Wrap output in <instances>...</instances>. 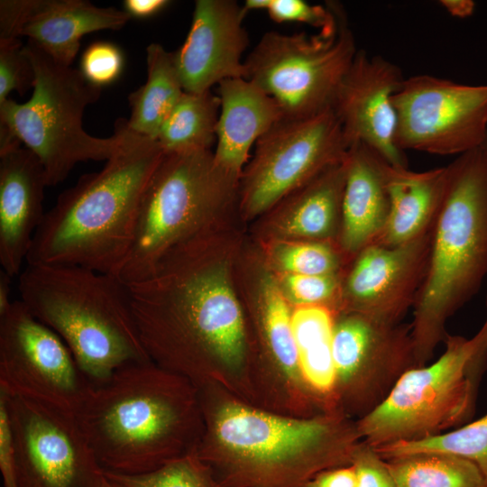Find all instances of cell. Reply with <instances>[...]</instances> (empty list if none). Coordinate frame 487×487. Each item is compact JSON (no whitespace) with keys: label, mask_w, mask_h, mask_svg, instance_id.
<instances>
[{"label":"cell","mask_w":487,"mask_h":487,"mask_svg":"<svg viewBox=\"0 0 487 487\" xmlns=\"http://www.w3.org/2000/svg\"><path fill=\"white\" fill-rule=\"evenodd\" d=\"M0 471L4 487H19L14 447L5 401L0 398Z\"/></svg>","instance_id":"cell-37"},{"label":"cell","mask_w":487,"mask_h":487,"mask_svg":"<svg viewBox=\"0 0 487 487\" xmlns=\"http://www.w3.org/2000/svg\"><path fill=\"white\" fill-rule=\"evenodd\" d=\"M332 354L339 391L360 415L389 395L399 379L417 367L411 326L344 312L334 320Z\"/></svg>","instance_id":"cell-14"},{"label":"cell","mask_w":487,"mask_h":487,"mask_svg":"<svg viewBox=\"0 0 487 487\" xmlns=\"http://www.w3.org/2000/svg\"><path fill=\"white\" fill-rule=\"evenodd\" d=\"M170 4L167 0H125L124 11L136 18H148L163 10Z\"/></svg>","instance_id":"cell-39"},{"label":"cell","mask_w":487,"mask_h":487,"mask_svg":"<svg viewBox=\"0 0 487 487\" xmlns=\"http://www.w3.org/2000/svg\"><path fill=\"white\" fill-rule=\"evenodd\" d=\"M220 112L216 125V164L237 179L250 149L284 118L276 101L244 78L218 84Z\"/></svg>","instance_id":"cell-21"},{"label":"cell","mask_w":487,"mask_h":487,"mask_svg":"<svg viewBox=\"0 0 487 487\" xmlns=\"http://www.w3.org/2000/svg\"><path fill=\"white\" fill-rule=\"evenodd\" d=\"M163 154L157 140L130 129L123 148L102 170L81 176L60 194L33 237L26 263L117 276L132 246L144 189Z\"/></svg>","instance_id":"cell-2"},{"label":"cell","mask_w":487,"mask_h":487,"mask_svg":"<svg viewBox=\"0 0 487 487\" xmlns=\"http://www.w3.org/2000/svg\"><path fill=\"white\" fill-rule=\"evenodd\" d=\"M92 386L60 336L14 300L0 316V391L76 415Z\"/></svg>","instance_id":"cell-11"},{"label":"cell","mask_w":487,"mask_h":487,"mask_svg":"<svg viewBox=\"0 0 487 487\" xmlns=\"http://www.w3.org/2000/svg\"><path fill=\"white\" fill-rule=\"evenodd\" d=\"M246 13L234 0L196 1L187 38L173 52L185 92L204 93L225 79L245 78Z\"/></svg>","instance_id":"cell-17"},{"label":"cell","mask_w":487,"mask_h":487,"mask_svg":"<svg viewBox=\"0 0 487 487\" xmlns=\"http://www.w3.org/2000/svg\"><path fill=\"white\" fill-rule=\"evenodd\" d=\"M265 10L277 23H302L318 30L328 27L335 19L333 2L322 5L302 0H266Z\"/></svg>","instance_id":"cell-35"},{"label":"cell","mask_w":487,"mask_h":487,"mask_svg":"<svg viewBox=\"0 0 487 487\" xmlns=\"http://www.w3.org/2000/svg\"><path fill=\"white\" fill-rule=\"evenodd\" d=\"M237 179L210 151L163 154L140 203L133 239L117 277L125 284L149 276L171 249L193 237Z\"/></svg>","instance_id":"cell-7"},{"label":"cell","mask_w":487,"mask_h":487,"mask_svg":"<svg viewBox=\"0 0 487 487\" xmlns=\"http://www.w3.org/2000/svg\"><path fill=\"white\" fill-rule=\"evenodd\" d=\"M485 145L487 146V142L485 143Z\"/></svg>","instance_id":"cell-44"},{"label":"cell","mask_w":487,"mask_h":487,"mask_svg":"<svg viewBox=\"0 0 487 487\" xmlns=\"http://www.w3.org/2000/svg\"><path fill=\"white\" fill-rule=\"evenodd\" d=\"M446 167L427 273L410 324L417 366L427 364L448 335V319L487 276V146L458 155Z\"/></svg>","instance_id":"cell-4"},{"label":"cell","mask_w":487,"mask_h":487,"mask_svg":"<svg viewBox=\"0 0 487 487\" xmlns=\"http://www.w3.org/2000/svg\"><path fill=\"white\" fill-rule=\"evenodd\" d=\"M220 100L212 91L184 92L161 124L157 141L165 153L210 151L216 142Z\"/></svg>","instance_id":"cell-26"},{"label":"cell","mask_w":487,"mask_h":487,"mask_svg":"<svg viewBox=\"0 0 487 487\" xmlns=\"http://www.w3.org/2000/svg\"><path fill=\"white\" fill-rule=\"evenodd\" d=\"M17 286L20 300L60 336L93 383L126 363L151 360L128 286L117 276L80 266L26 263Z\"/></svg>","instance_id":"cell-5"},{"label":"cell","mask_w":487,"mask_h":487,"mask_svg":"<svg viewBox=\"0 0 487 487\" xmlns=\"http://www.w3.org/2000/svg\"><path fill=\"white\" fill-rule=\"evenodd\" d=\"M284 286L289 298L300 306L319 305L331 309L330 304L340 298L341 281L338 274L289 273L284 278Z\"/></svg>","instance_id":"cell-33"},{"label":"cell","mask_w":487,"mask_h":487,"mask_svg":"<svg viewBox=\"0 0 487 487\" xmlns=\"http://www.w3.org/2000/svg\"><path fill=\"white\" fill-rule=\"evenodd\" d=\"M334 312L325 306H300L291 315L299 371L317 393H335L336 373L332 354Z\"/></svg>","instance_id":"cell-25"},{"label":"cell","mask_w":487,"mask_h":487,"mask_svg":"<svg viewBox=\"0 0 487 487\" xmlns=\"http://www.w3.org/2000/svg\"><path fill=\"white\" fill-rule=\"evenodd\" d=\"M131 18L124 10L86 0H1L0 38L26 36L54 60L70 66L84 35L121 29Z\"/></svg>","instance_id":"cell-18"},{"label":"cell","mask_w":487,"mask_h":487,"mask_svg":"<svg viewBox=\"0 0 487 487\" xmlns=\"http://www.w3.org/2000/svg\"><path fill=\"white\" fill-rule=\"evenodd\" d=\"M472 341L474 346V354L472 360V369L476 374L482 376L487 364V315L480 330L473 337H472Z\"/></svg>","instance_id":"cell-40"},{"label":"cell","mask_w":487,"mask_h":487,"mask_svg":"<svg viewBox=\"0 0 487 487\" xmlns=\"http://www.w3.org/2000/svg\"><path fill=\"white\" fill-rule=\"evenodd\" d=\"M432 363L407 371L387 398L356 421L363 442L379 447L456 428L472 416L479 381L471 372L472 338L447 335Z\"/></svg>","instance_id":"cell-8"},{"label":"cell","mask_w":487,"mask_h":487,"mask_svg":"<svg viewBox=\"0 0 487 487\" xmlns=\"http://www.w3.org/2000/svg\"><path fill=\"white\" fill-rule=\"evenodd\" d=\"M446 178V167L413 171L391 165L390 213L374 244L397 246L428 231L441 203Z\"/></svg>","instance_id":"cell-22"},{"label":"cell","mask_w":487,"mask_h":487,"mask_svg":"<svg viewBox=\"0 0 487 487\" xmlns=\"http://www.w3.org/2000/svg\"><path fill=\"white\" fill-rule=\"evenodd\" d=\"M351 465L354 471L356 487H393L386 461L369 444L363 441L360 443Z\"/></svg>","instance_id":"cell-36"},{"label":"cell","mask_w":487,"mask_h":487,"mask_svg":"<svg viewBox=\"0 0 487 487\" xmlns=\"http://www.w3.org/2000/svg\"><path fill=\"white\" fill-rule=\"evenodd\" d=\"M46 187L44 168L28 148L0 153V264L12 277L21 273L44 218Z\"/></svg>","instance_id":"cell-19"},{"label":"cell","mask_w":487,"mask_h":487,"mask_svg":"<svg viewBox=\"0 0 487 487\" xmlns=\"http://www.w3.org/2000/svg\"><path fill=\"white\" fill-rule=\"evenodd\" d=\"M19 487H101L105 472L75 415L0 391Z\"/></svg>","instance_id":"cell-13"},{"label":"cell","mask_w":487,"mask_h":487,"mask_svg":"<svg viewBox=\"0 0 487 487\" xmlns=\"http://www.w3.org/2000/svg\"><path fill=\"white\" fill-rule=\"evenodd\" d=\"M384 460L416 453H445L473 463L487 480V413L441 435L374 447Z\"/></svg>","instance_id":"cell-28"},{"label":"cell","mask_w":487,"mask_h":487,"mask_svg":"<svg viewBox=\"0 0 487 487\" xmlns=\"http://www.w3.org/2000/svg\"><path fill=\"white\" fill-rule=\"evenodd\" d=\"M124 55L115 44L97 41L89 45L80 60V72L92 85L102 87L115 82L124 69Z\"/></svg>","instance_id":"cell-34"},{"label":"cell","mask_w":487,"mask_h":487,"mask_svg":"<svg viewBox=\"0 0 487 487\" xmlns=\"http://www.w3.org/2000/svg\"><path fill=\"white\" fill-rule=\"evenodd\" d=\"M280 267L292 274H337L340 255L324 242L287 244L280 247L276 254Z\"/></svg>","instance_id":"cell-31"},{"label":"cell","mask_w":487,"mask_h":487,"mask_svg":"<svg viewBox=\"0 0 487 487\" xmlns=\"http://www.w3.org/2000/svg\"><path fill=\"white\" fill-rule=\"evenodd\" d=\"M104 472L124 487H225L196 453L180 456L143 473Z\"/></svg>","instance_id":"cell-30"},{"label":"cell","mask_w":487,"mask_h":487,"mask_svg":"<svg viewBox=\"0 0 487 487\" xmlns=\"http://www.w3.org/2000/svg\"><path fill=\"white\" fill-rule=\"evenodd\" d=\"M255 146L242 188V204L251 216L342 163L348 151L333 109L308 118H283Z\"/></svg>","instance_id":"cell-10"},{"label":"cell","mask_w":487,"mask_h":487,"mask_svg":"<svg viewBox=\"0 0 487 487\" xmlns=\"http://www.w3.org/2000/svg\"><path fill=\"white\" fill-rule=\"evenodd\" d=\"M431 228L397 246L372 244L363 249L341 283L345 312L401 323L413 308L427 273Z\"/></svg>","instance_id":"cell-15"},{"label":"cell","mask_w":487,"mask_h":487,"mask_svg":"<svg viewBox=\"0 0 487 487\" xmlns=\"http://www.w3.org/2000/svg\"><path fill=\"white\" fill-rule=\"evenodd\" d=\"M261 308L266 338L273 357L289 377L298 378L300 371L291 315L284 295L271 277H266L262 281Z\"/></svg>","instance_id":"cell-29"},{"label":"cell","mask_w":487,"mask_h":487,"mask_svg":"<svg viewBox=\"0 0 487 487\" xmlns=\"http://www.w3.org/2000/svg\"><path fill=\"white\" fill-rule=\"evenodd\" d=\"M393 487H487L471 461L445 453H416L385 460Z\"/></svg>","instance_id":"cell-27"},{"label":"cell","mask_w":487,"mask_h":487,"mask_svg":"<svg viewBox=\"0 0 487 487\" xmlns=\"http://www.w3.org/2000/svg\"><path fill=\"white\" fill-rule=\"evenodd\" d=\"M196 455L225 487H303L317 473L350 465L363 441L356 422L329 413L298 419L230 402L211 420Z\"/></svg>","instance_id":"cell-3"},{"label":"cell","mask_w":487,"mask_h":487,"mask_svg":"<svg viewBox=\"0 0 487 487\" xmlns=\"http://www.w3.org/2000/svg\"><path fill=\"white\" fill-rule=\"evenodd\" d=\"M404 77L400 69L381 56L357 51L336 93L332 109L348 148L363 143L394 167L408 168L395 141L397 117L392 97Z\"/></svg>","instance_id":"cell-16"},{"label":"cell","mask_w":487,"mask_h":487,"mask_svg":"<svg viewBox=\"0 0 487 487\" xmlns=\"http://www.w3.org/2000/svg\"><path fill=\"white\" fill-rule=\"evenodd\" d=\"M345 183L342 201L339 246L356 256L374 244L390 213L388 178L390 164L363 143L348 148L345 159Z\"/></svg>","instance_id":"cell-20"},{"label":"cell","mask_w":487,"mask_h":487,"mask_svg":"<svg viewBox=\"0 0 487 487\" xmlns=\"http://www.w3.org/2000/svg\"><path fill=\"white\" fill-rule=\"evenodd\" d=\"M147 78L128 96V127L140 135L157 139L160 128L184 91L173 52L158 43L146 49Z\"/></svg>","instance_id":"cell-23"},{"label":"cell","mask_w":487,"mask_h":487,"mask_svg":"<svg viewBox=\"0 0 487 487\" xmlns=\"http://www.w3.org/2000/svg\"><path fill=\"white\" fill-rule=\"evenodd\" d=\"M303 487H356L353 466L324 470L310 478Z\"/></svg>","instance_id":"cell-38"},{"label":"cell","mask_w":487,"mask_h":487,"mask_svg":"<svg viewBox=\"0 0 487 487\" xmlns=\"http://www.w3.org/2000/svg\"><path fill=\"white\" fill-rule=\"evenodd\" d=\"M34 69L18 38H0V103L33 87Z\"/></svg>","instance_id":"cell-32"},{"label":"cell","mask_w":487,"mask_h":487,"mask_svg":"<svg viewBox=\"0 0 487 487\" xmlns=\"http://www.w3.org/2000/svg\"><path fill=\"white\" fill-rule=\"evenodd\" d=\"M23 51L34 69L31 98L23 104L0 103V126L6 128L41 162L48 186L63 181L75 165L108 161L124 145L130 129L118 119L114 134L95 137L83 128L86 107L97 101L101 87L89 83L79 69L60 64L32 41Z\"/></svg>","instance_id":"cell-6"},{"label":"cell","mask_w":487,"mask_h":487,"mask_svg":"<svg viewBox=\"0 0 487 487\" xmlns=\"http://www.w3.org/2000/svg\"><path fill=\"white\" fill-rule=\"evenodd\" d=\"M439 4L452 16L458 18L471 16L475 9V3L472 0H441Z\"/></svg>","instance_id":"cell-41"},{"label":"cell","mask_w":487,"mask_h":487,"mask_svg":"<svg viewBox=\"0 0 487 487\" xmlns=\"http://www.w3.org/2000/svg\"><path fill=\"white\" fill-rule=\"evenodd\" d=\"M334 23L304 32L262 35L244 60L245 78L273 98L284 118L302 119L332 109L357 52L343 6L333 2Z\"/></svg>","instance_id":"cell-9"},{"label":"cell","mask_w":487,"mask_h":487,"mask_svg":"<svg viewBox=\"0 0 487 487\" xmlns=\"http://www.w3.org/2000/svg\"><path fill=\"white\" fill-rule=\"evenodd\" d=\"M8 273L0 271V316L7 311L14 300H11L12 279Z\"/></svg>","instance_id":"cell-42"},{"label":"cell","mask_w":487,"mask_h":487,"mask_svg":"<svg viewBox=\"0 0 487 487\" xmlns=\"http://www.w3.org/2000/svg\"><path fill=\"white\" fill-rule=\"evenodd\" d=\"M190 389L152 360L126 363L93 383L75 417L103 470L143 473L195 453Z\"/></svg>","instance_id":"cell-1"},{"label":"cell","mask_w":487,"mask_h":487,"mask_svg":"<svg viewBox=\"0 0 487 487\" xmlns=\"http://www.w3.org/2000/svg\"><path fill=\"white\" fill-rule=\"evenodd\" d=\"M101 487H124V486L105 474Z\"/></svg>","instance_id":"cell-43"},{"label":"cell","mask_w":487,"mask_h":487,"mask_svg":"<svg viewBox=\"0 0 487 487\" xmlns=\"http://www.w3.org/2000/svg\"><path fill=\"white\" fill-rule=\"evenodd\" d=\"M345 183L344 161L300 188L283 219L281 232L318 241L334 236L342 216Z\"/></svg>","instance_id":"cell-24"},{"label":"cell","mask_w":487,"mask_h":487,"mask_svg":"<svg viewBox=\"0 0 487 487\" xmlns=\"http://www.w3.org/2000/svg\"><path fill=\"white\" fill-rule=\"evenodd\" d=\"M392 103L402 152L458 156L487 142V84L416 75L404 78Z\"/></svg>","instance_id":"cell-12"}]
</instances>
